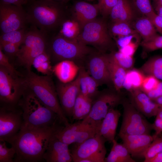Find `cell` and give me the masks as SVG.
<instances>
[{
  "mask_svg": "<svg viewBox=\"0 0 162 162\" xmlns=\"http://www.w3.org/2000/svg\"><path fill=\"white\" fill-rule=\"evenodd\" d=\"M130 102L142 114L149 118L156 116L159 106L140 89L130 92Z\"/></svg>",
  "mask_w": 162,
  "mask_h": 162,
  "instance_id": "obj_19",
  "label": "cell"
},
{
  "mask_svg": "<svg viewBox=\"0 0 162 162\" xmlns=\"http://www.w3.org/2000/svg\"><path fill=\"white\" fill-rule=\"evenodd\" d=\"M105 162H122V161L112 147L108 155L105 158Z\"/></svg>",
  "mask_w": 162,
  "mask_h": 162,
  "instance_id": "obj_49",
  "label": "cell"
},
{
  "mask_svg": "<svg viewBox=\"0 0 162 162\" xmlns=\"http://www.w3.org/2000/svg\"><path fill=\"white\" fill-rule=\"evenodd\" d=\"M141 45L144 49L148 51H152L162 49V35L158 34L148 41H142Z\"/></svg>",
  "mask_w": 162,
  "mask_h": 162,
  "instance_id": "obj_40",
  "label": "cell"
},
{
  "mask_svg": "<svg viewBox=\"0 0 162 162\" xmlns=\"http://www.w3.org/2000/svg\"><path fill=\"white\" fill-rule=\"evenodd\" d=\"M99 13L96 4L78 2L75 4L73 8V19L79 24L81 28L85 25L96 19Z\"/></svg>",
  "mask_w": 162,
  "mask_h": 162,
  "instance_id": "obj_20",
  "label": "cell"
},
{
  "mask_svg": "<svg viewBox=\"0 0 162 162\" xmlns=\"http://www.w3.org/2000/svg\"><path fill=\"white\" fill-rule=\"evenodd\" d=\"M110 16L112 22L121 21L130 23L133 18L134 13L128 0H118Z\"/></svg>",
  "mask_w": 162,
  "mask_h": 162,
  "instance_id": "obj_24",
  "label": "cell"
},
{
  "mask_svg": "<svg viewBox=\"0 0 162 162\" xmlns=\"http://www.w3.org/2000/svg\"><path fill=\"white\" fill-rule=\"evenodd\" d=\"M27 30L24 28L2 34L0 37V42H9L20 46L22 43Z\"/></svg>",
  "mask_w": 162,
  "mask_h": 162,
  "instance_id": "obj_32",
  "label": "cell"
},
{
  "mask_svg": "<svg viewBox=\"0 0 162 162\" xmlns=\"http://www.w3.org/2000/svg\"><path fill=\"white\" fill-rule=\"evenodd\" d=\"M139 34L136 33L118 37L116 40V43L119 49L129 44L138 36Z\"/></svg>",
  "mask_w": 162,
  "mask_h": 162,
  "instance_id": "obj_45",
  "label": "cell"
},
{
  "mask_svg": "<svg viewBox=\"0 0 162 162\" xmlns=\"http://www.w3.org/2000/svg\"><path fill=\"white\" fill-rule=\"evenodd\" d=\"M23 123L22 111L20 108L1 107L0 109V140L8 142L19 132Z\"/></svg>",
  "mask_w": 162,
  "mask_h": 162,
  "instance_id": "obj_15",
  "label": "cell"
},
{
  "mask_svg": "<svg viewBox=\"0 0 162 162\" xmlns=\"http://www.w3.org/2000/svg\"><path fill=\"white\" fill-rule=\"evenodd\" d=\"M77 40L85 45L93 46L100 52L114 51L112 50L114 43L107 25L101 19L96 18L85 25Z\"/></svg>",
  "mask_w": 162,
  "mask_h": 162,
  "instance_id": "obj_6",
  "label": "cell"
},
{
  "mask_svg": "<svg viewBox=\"0 0 162 162\" xmlns=\"http://www.w3.org/2000/svg\"><path fill=\"white\" fill-rule=\"evenodd\" d=\"M123 144L132 157H143L154 139L150 134L124 135L119 136Z\"/></svg>",
  "mask_w": 162,
  "mask_h": 162,
  "instance_id": "obj_17",
  "label": "cell"
},
{
  "mask_svg": "<svg viewBox=\"0 0 162 162\" xmlns=\"http://www.w3.org/2000/svg\"><path fill=\"white\" fill-rule=\"evenodd\" d=\"M92 105V100L80 92L76 100L73 112V119L82 120L89 114Z\"/></svg>",
  "mask_w": 162,
  "mask_h": 162,
  "instance_id": "obj_27",
  "label": "cell"
},
{
  "mask_svg": "<svg viewBox=\"0 0 162 162\" xmlns=\"http://www.w3.org/2000/svg\"><path fill=\"white\" fill-rule=\"evenodd\" d=\"M148 17L152 21L157 31L162 35V17L154 12Z\"/></svg>",
  "mask_w": 162,
  "mask_h": 162,
  "instance_id": "obj_46",
  "label": "cell"
},
{
  "mask_svg": "<svg viewBox=\"0 0 162 162\" xmlns=\"http://www.w3.org/2000/svg\"><path fill=\"white\" fill-rule=\"evenodd\" d=\"M68 146L69 145L57 138L54 134L51 139L44 154V160L46 162H72Z\"/></svg>",
  "mask_w": 162,
  "mask_h": 162,
  "instance_id": "obj_18",
  "label": "cell"
},
{
  "mask_svg": "<svg viewBox=\"0 0 162 162\" xmlns=\"http://www.w3.org/2000/svg\"><path fill=\"white\" fill-rule=\"evenodd\" d=\"M47 34L33 26L27 30L24 40L16 56L19 63L31 71L33 60L39 55L46 51Z\"/></svg>",
  "mask_w": 162,
  "mask_h": 162,
  "instance_id": "obj_7",
  "label": "cell"
},
{
  "mask_svg": "<svg viewBox=\"0 0 162 162\" xmlns=\"http://www.w3.org/2000/svg\"><path fill=\"white\" fill-rule=\"evenodd\" d=\"M106 140L98 132L82 142L75 143L70 150L74 162H104Z\"/></svg>",
  "mask_w": 162,
  "mask_h": 162,
  "instance_id": "obj_8",
  "label": "cell"
},
{
  "mask_svg": "<svg viewBox=\"0 0 162 162\" xmlns=\"http://www.w3.org/2000/svg\"><path fill=\"white\" fill-rule=\"evenodd\" d=\"M155 8L157 14L162 17V6H155Z\"/></svg>",
  "mask_w": 162,
  "mask_h": 162,
  "instance_id": "obj_52",
  "label": "cell"
},
{
  "mask_svg": "<svg viewBox=\"0 0 162 162\" xmlns=\"http://www.w3.org/2000/svg\"><path fill=\"white\" fill-rule=\"evenodd\" d=\"M58 34L68 39L77 40L81 31L79 24L74 19L64 20L61 24Z\"/></svg>",
  "mask_w": 162,
  "mask_h": 162,
  "instance_id": "obj_29",
  "label": "cell"
},
{
  "mask_svg": "<svg viewBox=\"0 0 162 162\" xmlns=\"http://www.w3.org/2000/svg\"><path fill=\"white\" fill-rule=\"evenodd\" d=\"M56 89L61 107L66 116H72L74 104L80 92L79 76L70 82L57 83Z\"/></svg>",
  "mask_w": 162,
  "mask_h": 162,
  "instance_id": "obj_16",
  "label": "cell"
},
{
  "mask_svg": "<svg viewBox=\"0 0 162 162\" xmlns=\"http://www.w3.org/2000/svg\"><path fill=\"white\" fill-rule=\"evenodd\" d=\"M101 123H87L82 121L60 126L55 134L61 141L70 145L79 143L93 137L99 130Z\"/></svg>",
  "mask_w": 162,
  "mask_h": 162,
  "instance_id": "obj_12",
  "label": "cell"
},
{
  "mask_svg": "<svg viewBox=\"0 0 162 162\" xmlns=\"http://www.w3.org/2000/svg\"><path fill=\"white\" fill-rule=\"evenodd\" d=\"M130 23L125 22H112L110 32L114 36L118 37L137 33Z\"/></svg>",
  "mask_w": 162,
  "mask_h": 162,
  "instance_id": "obj_33",
  "label": "cell"
},
{
  "mask_svg": "<svg viewBox=\"0 0 162 162\" xmlns=\"http://www.w3.org/2000/svg\"><path fill=\"white\" fill-rule=\"evenodd\" d=\"M145 76L143 73L136 69L127 71L123 87L131 92L134 90L140 89Z\"/></svg>",
  "mask_w": 162,
  "mask_h": 162,
  "instance_id": "obj_28",
  "label": "cell"
},
{
  "mask_svg": "<svg viewBox=\"0 0 162 162\" xmlns=\"http://www.w3.org/2000/svg\"><path fill=\"white\" fill-rule=\"evenodd\" d=\"M153 101L158 104L159 107H162V95Z\"/></svg>",
  "mask_w": 162,
  "mask_h": 162,
  "instance_id": "obj_53",
  "label": "cell"
},
{
  "mask_svg": "<svg viewBox=\"0 0 162 162\" xmlns=\"http://www.w3.org/2000/svg\"><path fill=\"white\" fill-rule=\"evenodd\" d=\"M18 106L22 111L23 127L42 128L61 124L57 114L30 91L25 92Z\"/></svg>",
  "mask_w": 162,
  "mask_h": 162,
  "instance_id": "obj_3",
  "label": "cell"
},
{
  "mask_svg": "<svg viewBox=\"0 0 162 162\" xmlns=\"http://www.w3.org/2000/svg\"><path fill=\"white\" fill-rule=\"evenodd\" d=\"M133 27L142 38L143 41L150 40L158 35L152 21L146 16L137 19L133 24Z\"/></svg>",
  "mask_w": 162,
  "mask_h": 162,
  "instance_id": "obj_26",
  "label": "cell"
},
{
  "mask_svg": "<svg viewBox=\"0 0 162 162\" xmlns=\"http://www.w3.org/2000/svg\"><path fill=\"white\" fill-rule=\"evenodd\" d=\"M0 65L6 69L13 76L18 77L20 75L18 72L10 63L7 56L0 48Z\"/></svg>",
  "mask_w": 162,
  "mask_h": 162,
  "instance_id": "obj_42",
  "label": "cell"
},
{
  "mask_svg": "<svg viewBox=\"0 0 162 162\" xmlns=\"http://www.w3.org/2000/svg\"><path fill=\"white\" fill-rule=\"evenodd\" d=\"M28 22L22 6L0 2V28L2 34L25 28Z\"/></svg>",
  "mask_w": 162,
  "mask_h": 162,
  "instance_id": "obj_13",
  "label": "cell"
},
{
  "mask_svg": "<svg viewBox=\"0 0 162 162\" xmlns=\"http://www.w3.org/2000/svg\"><path fill=\"white\" fill-rule=\"evenodd\" d=\"M25 85L43 103L58 116L64 126L70 123L60 104L53 82L49 75L40 76L28 72L24 80Z\"/></svg>",
  "mask_w": 162,
  "mask_h": 162,
  "instance_id": "obj_4",
  "label": "cell"
},
{
  "mask_svg": "<svg viewBox=\"0 0 162 162\" xmlns=\"http://www.w3.org/2000/svg\"><path fill=\"white\" fill-rule=\"evenodd\" d=\"M58 124L42 128L22 126L16 135L8 142L16 151L14 162L44 160L43 156L49 142L60 126Z\"/></svg>",
  "mask_w": 162,
  "mask_h": 162,
  "instance_id": "obj_1",
  "label": "cell"
},
{
  "mask_svg": "<svg viewBox=\"0 0 162 162\" xmlns=\"http://www.w3.org/2000/svg\"><path fill=\"white\" fill-rule=\"evenodd\" d=\"M79 67L74 61L65 60L58 62L52 68L60 82L67 83L74 80L78 73Z\"/></svg>",
  "mask_w": 162,
  "mask_h": 162,
  "instance_id": "obj_22",
  "label": "cell"
},
{
  "mask_svg": "<svg viewBox=\"0 0 162 162\" xmlns=\"http://www.w3.org/2000/svg\"><path fill=\"white\" fill-rule=\"evenodd\" d=\"M124 100L120 92L115 89L99 91L92 101L90 113L81 121L87 123H101L108 111L122 104Z\"/></svg>",
  "mask_w": 162,
  "mask_h": 162,
  "instance_id": "obj_9",
  "label": "cell"
},
{
  "mask_svg": "<svg viewBox=\"0 0 162 162\" xmlns=\"http://www.w3.org/2000/svg\"><path fill=\"white\" fill-rule=\"evenodd\" d=\"M123 111L118 136L124 135L150 134L152 124L148 122L130 102L124 100Z\"/></svg>",
  "mask_w": 162,
  "mask_h": 162,
  "instance_id": "obj_11",
  "label": "cell"
},
{
  "mask_svg": "<svg viewBox=\"0 0 162 162\" xmlns=\"http://www.w3.org/2000/svg\"><path fill=\"white\" fill-rule=\"evenodd\" d=\"M108 67L111 80L114 89L120 92L127 71L120 65L114 59L110 53L108 54Z\"/></svg>",
  "mask_w": 162,
  "mask_h": 162,
  "instance_id": "obj_25",
  "label": "cell"
},
{
  "mask_svg": "<svg viewBox=\"0 0 162 162\" xmlns=\"http://www.w3.org/2000/svg\"><path fill=\"white\" fill-rule=\"evenodd\" d=\"M153 101L162 95V81H160L156 87L145 93Z\"/></svg>",
  "mask_w": 162,
  "mask_h": 162,
  "instance_id": "obj_47",
  "label": "cell"
},
{
  "mask_svg": "<svg viewBox=\"0 0 162 162\" xmlns=\"http://www.w3.org/2000/svg\"><path fill=\"white\" fill-rule=\"evenodd\" d=\"M120 112L114 108L111 109L103 119L98 133L106 141L112 142L115 139Z\"/></svg>",
  "mask_w": 162,
  "mask_h": 162,
  "instance_id": "obj_21",
  "label": "cell"
},
{
  "mask_svg": "<svg viewBox=\"0 0 162 162\" xmlns=\"http://www.w3.org/2000/svg\"><path fill=\"white\" fill-rule=\"evenodd\" d=\"M162 151V137H157L154 139L146 151L144 158V162L148 161Z\"/></svg>",
  "mask_w": 162,
  "mask_h": 162,
  "instance_id": "obj_35",
  "label": "cell"
},
{
  "mask_svg": "<svg viewBox=\"0 0 162 162\" xmlns=\"http://www.w3.org/2000/svg\"><path fill=\"white\" fill-rule=\"evenodd\" d=\"M156 117L162 120V107H159Z\"/></svg>",
  "mask_w": 162,
  "mask_h": 162,
  "instance_id": "obj_54",
  "label": "cell"
},
{
  "mask_svg": "<svg viewBox=\"0 0 162 162\" xmlns=\"http://www.w3.org/2000/svg\"><path fill=\"white\" fill-rule=\"evenodd\" d=\"M155 6H162V0H153Z\"/></svg>",
  "mask_w": 162,
  "mask_h": 162,
  "instance_id": "obj_55",
  "label": "cell"
},
{
  "mask_svg": "<svg viewBox=\"0 0 162 162\" xmlns=\"http://www.w3.org/2000/svg\"><path fill=\"white\" fill-rule=\"evenodd\" d=\"M28 2L29 1V2H30L32 0H26Z\"/></svg>",
  "mask_w": 162,
  "mask_h": 162,
  "instance_id": "obj_57",
  "label": "cell"
},
{
  "mask_svg": "<svg viewBox=\"0 0 162 162\" xmlns=\"http://www.w3.org/2000/svg\"><path fill=\"white\" fill-rule=\"evenodd\" d=\"M79 67L78 75L79 78L80 92L92 101L99 92L98 89L99 86L84 66Z\"/></svg>",
  "mask_w": 162,
  "mask_h": 162,
  "instance_id": "obj_23",
  "label": "cell"
},
{
  "mask_svg": "<svg viewBox=\"0 0 162 162\" xmlns=\"http://www.w3.org/2000/svg\"><path fill=\"white\" fill-rule=\"evenodd\" d=\"M152 129L155 131V133L153 136L154 139L158 137L162 132V120L156 117L155 121L152 124Z\"/></svg>",
  "mask_w": 162,
  "mask_h": 162,
  "instance_id": "obj_48",
  "label": "cell"
},
{
  "mask_svg": "<svg viewBox=\"0 0 162 162\" xmlns=\"http://www.w3.org/2000/svg\"><path fill=\"white\" fill-rule=\"evenodd\" d=\"M49 47L50 55L58 62L71 60L79 67L84 66L88 56L96 50L77 40H69L59 34L52 39Z\"/></svg>",
  "mask_w": 162,
  "mask_h": 162,
  "instance_id": "obj_5",
  "label": "cell"
},
{
  "mask_svg": "<svg viewBox=\"0 0 162 162\" xmlns=\"http://www.w3.org/2000/svg\"><path fill=\"white\" fill-rule=\"evenodd\" d=\"M87 1H93L94 0H87Z\"/></svg>",
  "mask_w": 162,
  "mask_h": 162,
  "instance_id": "obj_58",
  "label": "cell"
},
{
  "mask_svg": "<svg viewBox=\"0 0 162 162\" xmlns=\"http://www.w3.org/2000/svg\"><path fill=\"white\" fill-rule=\"evenodd\" d=\"M20 46L9 42H0V48L5 54L9 56H16Z\"/></svg>",
  "mask_w": 162,
  "mask_h": 162,
  "instance_id": "obj_43",
  "label": "cell"
},
{
  "mask_svg": "<svg viewBox=\"0 0 162 162\" xmlns=\"http://www.w3.org/2000/svg\"><path fill=\"white\" fill-rule=\"evenodd\" d=\"M141 70L143 73L152 75L162 81V56L151 58L143 65Z\"/></svg>",
  "mask_w": 162,
  "mask_h": 162,
  "instance_id": "obj_30",
  "label": "cell"
},
{
  "mask_svg": "<svg viewBox=\"0 0 162 162\" xmlns=\"http://www.w3.org/2000/svg\"><path fill=\"white\" fill-rule=\"evenodd\" d=\"M160 81L152 75H147L145 76L140 89L146 93L155 88Z\"/></svg>",
  "mask_w": 162,
  "mask_h": 162,
  "instance_id": "obj_41",
  "label": "cell"
},
{
  "mask_svg": "<svg viewBox=\"0 0 162 162\" xmlns=\"http://www.w3.org/2000/svg\"><path fill=\"white\" fill-rule=\"evenodd\" d=\"M110 54L116 61L126 70L131 69L133 67L134 64L133 56L126 55L119 51H113Z\"/></svg>",
  "mask_w": 162,
  "mask_h": 162,
  "instance_id": "obj_34",
  "label": "cell"
},
{
  "mask_svg": "<svg viewBox=\"0 0 162 162\" xmlns=\"http://www.w3.org/2000/svg\"><path fill=\"white\" fill-rule=\"evenodd\" d=\"M50 56L47 51L40 54L35 58L32 66L39 72L45 75H50L53 72L50 64Z\"/></svg>",
  "mask_w": 162,
  "mask_h": 162,
  "instance_id": "obj_31",
  "label": "cell"
},
{
  "mask_svg": "<svg viewBox=\"0 0 162 162\" xmlns=\"http://www.w3.org/2000/svg\"><path fill=\"white\" fill-rule=\"evenodd\" d=\"M118 0H98L96 5L100 13L103 16L110 15L113 8L117 3Z\"/></svg>",
  "mask_w": 162,
  "mask_h": 162,
  "instance_id": "obj_39",
  "label": "cell"
},
{
  "mask_svg": "<svg viewBox=\"0 0 162 162\" xmlns=\"http://www.w3.org/2000/svg\"><path fill=\"white\" fill-rule=\"evenodd\" d=\"M6 141L0 140V162H13L16 154L14 147L8 148Z\"/></svg>",
  "mask_w": 162,
  "mask_h": 162,
  "instance_id": "obj_37",
  "label": "cell"
},
{
  "mask_svg": "<svg viewBox=\"0 0 162 162\" xmlns=\"http://www.w3.org/2000/svg\"><path fill=\"white\" fill-rule=\"evenodd\" d=\"M3 3L19 6H22L28 3L26 0H1Z\"/></svg>",
  "mask_w": 162,
  "mask_h": 162,
  "instance_id": "obj_50",
  "label": "cell"
},
{
  "mask_svg": "<svg viewBox=\"0 0 162 162\" xmlns=\"http://www.w3.org/2000/svg\"><path fill=\"white\" fill-rule=\"evenodd\" d=\"M148 162H162V151L150 159Z\"/></svg>",
  "mask_w": 162,
  "mask_h": 162,
  "instance_id": "obj_51",
  "label": "cell"
},
{
  "mask_svg": "<svg viewBox=\"0 0 162 162\" xmlns=\"http://www.w3.org/2000/svg\"><path fill=\"white\" fill-rule=\"evenodd\" d=\"M137 10L145 16L149 17L155 12L150 0H133Z\"/></svg>",
  "mask_w": 162,
  "mask_h": 162,
  "instance_id": "obj_38",
  "label": "cell"
},
{
  "mask_svg": "<svg viewBox=\"0 0 162 162\" xmlns=\"http://www.w3.org/2000/svg\"><path fill=\"white\" fill-rule=\"evenodd\" d=\"M108 53L96 50L88 56L85 62L84 67L99 86H113L108 67Z\"/></svg>",
  "mask_w": 162,
  "mask_h": 162,
  "instance_id": "obj_14",
  "label": "cell"
},
{
  "mask_svg": "<svg viewBox=\"0 0 162 162\" xmlns=\"http://www.w3.org/2000/svg\"><path fill=\"white\" fill-rule=\"evenodd\" d=\"M140 38L133 40L125 46L119 48V51L127 56H133L140 43Z\"/></svg>",
  "mask_w": 162,
  "mask_h": 162,
  "instance_id": "obj_44",
  "label": "cell"
},
{
  "mask_svg": "<svg viewBox=\"0 0 162 162\" xmlns=\"http://www.w3.org/2000/svg\"><path fill=\"white\" fill-rule=\"evenodd\" d=\"M30 2L26 12L28 21L46 34L59 26L65 19L63 4L52 0Z\"/></svg>",
  "mask_w": 162,
  "mask_h": 162,
  "instance_id": "obj_2",
  "label": "cell"
},
{
  "mask_svg": "<svg viewBox=\"0 0 162 162\" xmlns=\"http://www.w3.org/2000/svg\"><path fill=\"white\" fill-rule=\"evenodd\" d=\"M56 2L64 4L66 3L69 0H52Z\"/></svg>",
  "mask_w": 162,
  "mask_h": 162,
  "instance_id": "obj_56",
  "label": "cell"
},
{
  "mask_svg": "<svg viewBox=\"0 0 162 162\" xmlns=\"http://www.w3.org/2000/svg\"><path fill=\"white\" fill-rule=\"evenodd\" d=\"M112 147L121 160L122 162H135L128 150L123 144L118 143L115 140L112 142Z\"/></svg>",
  "mask_w": 162,
  "mask_h": 162,
  "instance_id": "obj_36",
  "label": "cell"
},
{
  "mask_svg": "<svg viewBox=\"0 0 162 162\" xmlns=\"http://www.w3.org/2000/svg\"><path fill=\"white\" fill-rule=\"evenodd\" d=\"M24 80L13 76L6 69L0 65V100L1 107L14 108L25 93Z\"/></svg>",
  "mask_w": 162,
  "mask_h": 162,
  "instance_id": "obj_10",
  "label": "cell"
}]
</instances>
